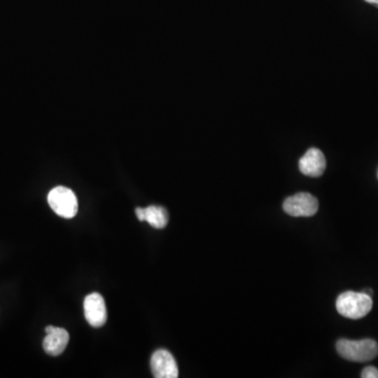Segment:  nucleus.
<instances>
[{"mask_svg": "<svg viewBox=\"0 0 378 378\" xmlns=\"http://www.w3.org/2000/svg\"><path fill=\"white\" fill-rule=\"evenodd\" d=\"M373 307L372 296L365 292H347L336 300V309L342 317L359 319L369 315Z\"/></svg>", "mask_w": 378, "mask_h": 378, "instance_id": "nucleus-1", "label": "nucleus"}, {"mask_svg": "<svg viewBox=\"0 0 378 378\" xmlns=\"http://www.w3.org/2000/svg\"><path fill=\"white\" fill-rule=\"evenodd\" d=\"M336 350L342 358L354 363H367L378 355V344L374 340H340Z\"/></svg>", "mask_w": 378, "mask_h": 378, "instance_id": "nucleus-2", "label": "nucleus"}, {"mask_svg": "<svg viewBox=\"0 0 378 378\" xmlns=\"http://www.w3.org/2000/svg\"><path fill=\"white\" fill-rule=\"evenodd\" d=\"M47 202L55 213L66 219H72L78 211V201L72 189L68 187L58 186L52 189Z\"/></svg>", "mask_w": 378, "mask_h": 378, "instance_id": "nucleus-3", "label": "nucleus"}, {"mask_svg": "<svg viewBox=\"0 0 378 378\" xmlns=\"http://www.w3.org/2000/svg\"><path fill=\"white\" fill-rule=\"evenodd\" d=\"M319 201L308 192H300L286 199L282 209L292 217H312L319 211Z\"/></svg>", "mask_w": 378, "mask_h": 378, "instance_id": "nucleus-4", "label": "nucleus"}, {"mask_svg": "<svg viewBox=\"0 0 378 378\" xmlns=\"http://www.w3.org/2000/svg\"><path fill=\"white\" fill-rule=\"evenodd\" d=\"M151 371L156 378H176L179 376L178 365L172 353L159 349L153 353L151 361Z\"/></svg>", "mask_w": 378, "mask_h": 378, "instance_id": "nucleus-5", "label": "nucleus"}, {"mask_svg": "<svg viewBox=\"0 0 378 378\" xmlns=\"http://www.w3.org/2000/svg\"><path fill=\"white\" fill-rule=\"evenodd\" d=\"M84 315L91 327L100 328L107 323V306L101 294H91L85 298Z\"/></svg>", "mask_w": 378, "mask_h": 378, "instance_id": "nucleus-6", "label": "nucleus"}, {"mask_svg": "<svg viewBox=\"0 0 378 378\" xmlns=\"http://www.w3.org/2000/svg\"><path fill=\"white\" fill-rule=\"evenodd\" d=\"M326 164L327 163H326V158L323 151L312 147L301 158L298 167H300L301 172L305 176L319 178L325 172Z\"/></svg>", "mask_w": 378, "mask_h": 378, "instance_id": "nucleus-7", "label": "nucleus"}, {"mask_svg": "<svg viewBox=\"0 0 378 378\" xmlns=\"http://www.w3.org/2000/svg\"><path fill=\"white\" fill-rule=\"evenodd\" d=\"M47 336L43 340V349L51 356H58L62 354L68 346L70 335L63 328L47 326L45 328Z\"/></svg>", "mask_w": 378, "mask_h": 378, "instance_id": "nucleus-8", "label": "nucleus"}, {"mask_svg": "<svg viewBox=\"0 0 378 378\" xmlns=\"http://www.w3.org/2000/svg\"><path fill=\"white\" fill-rule=\"evenodd\" d=\"M145 218L144 221H146L149 225L153 226L156 229H163L168 224V213L164 207L151 206L144 209Z\"/></svg>", "mask_w": 378, "mask_h": 378, "instance_id": "nucleus-9", "label": "nucleus"}, {"mask_svg": "<svg viewBox=\"0 0 378 378\" xmlns=\"http://www.w3.org/2000/svg\"><path fill=\"white\" fill-rule=\"evenodd\" d=\"M361 377L363 378H378V369L375 367L365 368L361 372Z\"/></svg>", "mask_w": 378, "mask_h": 378, "instance_id": "nucleus-10", "label": "nucleus"}, {"mask_svg": "<svg viewBox=\"0 0 378 378\" xmlns=\"http://www.w3.org/2000/svg\"><path fill=\"white\" fill-rule=\"evenodd\" d=\"M136 215L137 218H138L139 221H144L145 218V211L144 209H142V207H138V209H136Z\"/></svg>", "mask_w": 378, "mask_h": 378, "instance_id": "nucleus-11", "label": "nucleus"}, {"mask_svg": "<svg viewBox=\"0 0 378 378\" xmlns=\"http://www.w3.org/2000/svg\"><path fill=\"white\" fill-rule=\"evenodd\" d=\"M367 3H372V5L377 6L378 7V0H365Z\"/></svg>", "mask_w": 378, "mask_h": 378, "instance_id": "nucleus-12", "label": "nucleus"}, {"mask_svg": "<svg viewBox=\"0 0 378 378\" xmlns=\"http://www.w3.org/2000/svg\"><path fill=\"white\" fill-rule=\"evenodd\" d=\"M365 292V294H368V296H372V294H373V292H372L371 289H367V290H365V292Z\"/></svg>", "mask_w": 378, "mask_h": 378, "instance_id": "nucleus-13", "label": "nucleus"}, {"mask_svg": "<svg viewBox=\"0 0 378 378\" xmlns=\"http://www.w3.org/2000/svg\"><path fill=\"white\" fill-rule=\"evenodd\" d=\"M377 176H378V174H377Z\"/></svg>", "mask_w": 378, "mask_h": 378, "instance_id": "nucleus-14", "label": "nucleus"}]
</instances>
